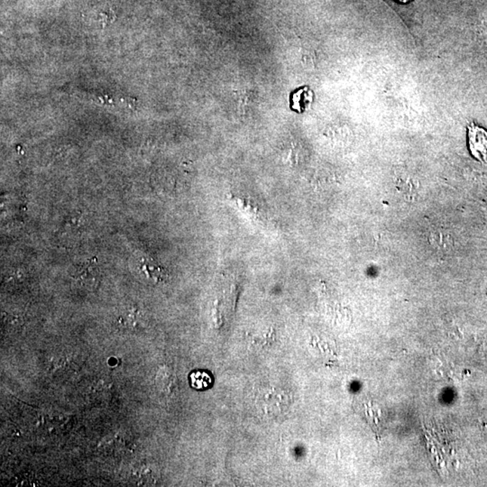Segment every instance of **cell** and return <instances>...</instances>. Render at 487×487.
Returning <instances> with one entry per match:
<instances>
[{"label": "cell", "instance_id": "6da1fadb", "mask_svg": "<svg viewBox=\"0 0 487 487\" xmlns=\"http://www.w3.org/2000/svg\"><path fill=\"white\" fill-rule=\"evenodd\" d=\"M72 276L84 287L96 288L100 283V271L96 257L78 264L74 268Z\"/></svg>", "mask_w": 487, "mask_h": 487}, {"label": "cell", "instance_id": "5b68a950", "mask_svg": "<svg viewBox=\"0 0 487 487\" xmlns=\"http://www.w3.org/2000/svg\"><path fill=\"white\" fill-rule=\"evenodd\" d=\"M398 1L402 3H407L411 1V0H398Z\"/></svg>", "mask_w": 487, "mask_h": 487}, {"label": "cell", "instance_id": "7a4b0ae2", "mask_svg": "<svg viewBox=\"0 0 487 487\" xmlns=\"http://www.w3.org/2000/svg\"><path fill=\"white\" fill-rule=\"evenodd\" d=\"M467 130L470 153L479 161L487 163V131L474 124L468 126Z\"/></svg>", "mask_w": 487, "mask_h": 487}, {"label": "cell", "instance_id": "277c9868", "mask_svg": "<svg viewBox=\"0 0 487 487\" xmlns=\"http://www.w3.org/2000/svg\"><path fill=\"white\" fill-rule=\"evenodd\" d=\"M190 384L197 390L208 389L212 384V379L207 372L197 370L190 375Z\"/></svg>", "mask_w": 487, "mask_h": 487}, {"label": "cell", "instance_id": "3957f363", "mask_svg": "<svg viewBox=\"0 0 487 487\" xmlns=\"http://www.w3.org/2000/svg\"><path fill=\"white\" fill-rule=\"evenodd\" d=\"M313 101V93L309 88L304 87L292 91L290 96V106L292 110L298 113H304Z\"/></svg>", "mask_w": 487, "mask_h": 487}]
</instances>
